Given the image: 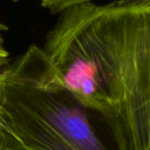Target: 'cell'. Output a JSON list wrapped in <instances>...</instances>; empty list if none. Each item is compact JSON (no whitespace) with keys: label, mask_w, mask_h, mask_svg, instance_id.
Listing matches in <instances>:
<instances>
[{"label":"cell","mask_w":150,"mask_h":150,"mask_svg":"<svg viewBox=\"0 0 150 150\" xmlns=\"http://www.w3.org/2000/svg\"><path fill=\"white\" fill-rule=\"evenodd\" d=\"M42 48L81 105L120 121L130 150H150V2L69 9Z\"/></svg>","instance_id":"1"},{"label":"cell","mask_w":150,"mask_h":150,"mask_svg":"<svg viewBox=\"0 0 150 150\" xmlns=\"http://www.w3.org/2000/svg\"><path fill=\"white\" fill-rule=\"evenodd\" d=\"M3 73L0 150H130L121 126L81 105L42 47Z\"/></svg>","instance_id":"2"},{"label":"cell","mask_w":150,"mask_h":150,"mask_svg":"<svg viewBox=\"0 0 150 150\" xmlns=\"http://www.w3.org/2000/svg\"><path fill=\"white\" fill-rule=\"evenodd\" d=\"M18 2L19 0H11ZM42 7L48 10L52 14H61L63 11L71 9L75 6L93 2L94 0H36Z\"/></svg>","instance_id":"3"},{"label":"cell","mask_w":150,"mask_h":150,"mask_svg":"<svg viewBox=\"0 0 150 150\" xmlns=\"http://www.w3.org/2000/svg\"><path fill=\"white\" fill-rule=\"evenodd\" d=\"M6 30H7V27L4 25L0 23V58L8 61L9 54H8L7 50L5 49V47H4V40H3V37H2V33Z\"/></svg>","instance_id":"4"},{"label":"cell","mask_w":150,"mask_h":150,"mask_svg":"<svg viewBox=\"0 0 150 150\" xmlns=\"http://www.w3.org/2000/svg\"><path fill=\"white\" fill-rule=\"evenodd\" d=\"M7 63H8V61L0 58V69L3 66L6 65ZM3 82H4V73H3V71H0V91H1L2 85H3Z\"/></svg>","instance_id":"5"},{"label":"cell","mask_w":150,"mask_h":150,"mask_svg":"<svg viewBox=\"0 0 150 150\" xmlns=\"http://www.w3.org/2000/svg\"><path fill=\"white\" fill-rule=\"evenodd\" d=\"M120 4H129V3H141V2H150V0H115Z\"/></svg>","instance_id":"6"}]
</instances>
